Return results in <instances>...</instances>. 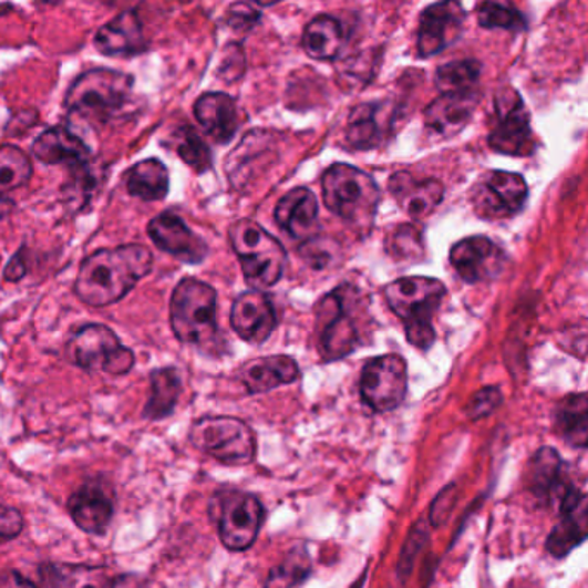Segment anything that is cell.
Listing matches in <instances>:
<instances>
[{
    "instance_id": "5",
    "label": "cell",
    "mask_w": 588,
    "mask_h": 588,
    "mask_svg": "<svg viewBox=\"0 0 588 588\" xmlns=\"http://www.w3.org/2000/svg\"><path fill=\"white\" fill-rule=\"evenodd\" d=\"M364 308L363 297L352 285H340L321 299L316 324L324 361H339L354 351L361 336L359 318L364 314Z\"/></svg>"
},
{
    "instance_id": "35",
    "label": "cell",
    "mask_w": 588,
    "mask_h": 588,
    "mask_svg": "<svg viewBox=\"0 0 588 588\" xmlns=\"http://www.w3.org/2000/svg\"><path fill=\"white\" fill-rule=\"evenodd\" d=\"M33 164L17 145H0V194L8 195L30 184Z\"/></svg>"
},
{
    "instance_id": "48",
    "label": "cell",
    "mask_w": 588,
    "mask_h": 588,
    "mask_svg": "<svg viewBox=\"0 0 588 588\" xmlns=\"http://www.w3.org/2000/svg\"><path fill=\"white\" fill-rule=\"evenodd\" d=\"M0 588H40L18 569H6L0 572Z\"/></svg>"
},
{
    "instance_id": "47",
    "label": "cell",
    "mask_w": 588,
    "mask_h": 588,
    "mask_svg": "<svg viewBox=\"0 0 588 588\" xmlns=\"http://www.w3.org/2000/svg\"><path fill=\"white\" fill-rule=\"evenodd\" d=\"M425 528H423V530H417V528H414V530L411 532L410 537H408V541H405L404 549V553H410V559H408L404 565L399 566V572H401L402 577H404V575H408V572L411 571V568H413L414 553H416V550H420L421 544H423V540H425Z\"/></svg>"
},
{
    "instance_id": "14",
    "label": "cell",
    "mask_w": 588,
    "mask_h": 588,
    "mask_svg": "<svg viewBox=\"0 0 588 588\" xmlns=\"http://www.w3.org/2000/svg\"><path fill=\"white\" fill-rule=\"evenodd\" d=\"M154 246L185 265H200L209 256L206 240L188 228L175 210H163L147 225Z\"/></svg>"
},
{
    "instance_id": "32",
    "label": "cell",
    "mask_w": 588,
    "mask_h": 588,
    "mask_svg": "<svg viewBox=\"0 0 588 588\" xmlns=\"http://www.w3.org/2000/svg\"><path fill=\"white\" fill-rule=\"evenodd\" d=\"M556 430L572 447L588 445V398L585 392L563 399L556 408Z\"/></svg>"
},
{
    "instance_id": "18",
    "label": "cell",
    "mask_w": 588,
    "mask_h": 588,
    "mask_svg": "<svg viewBox=\"0 0 588 588\" xmlns=\"http://www.w3.org/2000/svg\"><path fill=\"white\" fill-rule=\"evenodd\" d=\"M559 523L547 538V550L554 557H566L587 538V495L577 487H569L559 501Z\"/></svg>"
},
{
    "instance_id": "20",
    "label": "cell",
    "mask_w": 588,
    "mask_h": 588,
    "mask_svg": "<svg viewBox=\"0 0 588 588\" xmlns=\"http://www.w3.org/2000/svg\"><path fill=\"white\" fill-rule=\"evenodd\" d=\"M230 318L237 336L249 343L266 342L277 328L274 305L269 297L259 290H249L238 296Z\"/></svg>"
},
{
    "instance_id": "49",
    "label": "cell",
    "mask_w": 588,
    "mask_h": 588,
    "mask_svg": "<svg viewBox=\"0 0 588 588\" xmlns=\"http://www.w3.org/2000/svg\"><path fill=\"white\" fill-rule=\"evenodd\" d=\"M113 588H148L144 578L135 577V575H123V577L114 580Z\"/></svg>"
},
{
    "instance_id": "26",
    "label": "cell",
    "mask_w": 588,
    "mask_h": 588,
    "mask_svg": "<svg viewBox=\"0 0 588 588\" xmlns=\"http://www.w3.org/2000/svg\"><path fill=\"white\" fill-rule=\"evenodd\" d=\"M476 104L475 92L441 95L426 107L425 125L441 137H454L472 120Z\"/></svg>"
},
{
    "instance_id": "31",
    "label": "cell",
    "mask_w": 588,
    "mask_h": 588,
    "mask_svg": "<svg viewBox=\"0 0 588 588\" xmlns=\"http://www.w3.org/2000/svg\"><path fill=\"white\" fill-rule=\"evenodd\" d=\"M182 376L176 368H159L151 373V395L145 404L144 417L161 421L172 416L182 395Z\"/></svg>"
},
{
    "instance_id": "19",
    "label": "cell",
    "mask_w": 588,
    "mask_h": 588,
    "mask_svg": "<svg viewBox=\"0 0 588 588\" xmlns=\"http://www.w3.org/2000/svg\"><path fill=\"white\" fill-rule=\"evenodd\" d=\"M395 107L390 102L355 105L347 122L345 138L355 151L380 147L394 126Z\"/></svg>"
},
{
    "instance_id": "1",
    "label": "cell",
    "mask_w": 588,
    "mask_h": 588,
    "mask_svg": "<svg viewBox=\"0 0 588 588\" xmlns=\"http://www.w3.org/2000/svg\"><path fill=\"white\" fill-rule=\"evenodd\" d=\"M153 268V252L138 244L95 250L80 265L74 296L90 308L117 305Z\"/></svg>"
},
{
    "instance_id": "6",
    "label": "cell",
    "mask_w": 588,
    "mask_h": 588,
    "mask_svg": "<svg viewBox=\"0 0 588 588\" xmlns=\"http://www.w3.org/2000/svg\"><path fill=\"white\" fill-rule=\"evenodd\" d=\"M228 237L243 266L244 277L254 290L262 292L280 281L287 252L274 235L252 219H240L230 226Z\"/></svg>"
},
{
    "instance_id": "15",
    "label": "cell",
    "mask_w": 588,
    "mask_h": 588,
    "mask_svg": "<svg viewBox=\"0 0 588 588\" xmlns=\"http://www.w3.org/2000/svg\"><path fill=\"white\" fill-rule=\"evenodd\" d=\"M451 265L466 283H482L503 274L506 254L491 238L476 235L452 247Z\"/></svg>"
},
{
    "instance_id": "3",
    "label": "cell",
    "mask_w": 588,
    "mask_h": 588,
    "mask_svg": "<svg viewBox=\"0 0 588 588\" xmlns=\"http://www.w3.org/2000/svg\"><path fill=\"white\" fill-rule=\"evenodd\" d=\"M135 79L123 71L94 68L79 74L71 83L64 99L70 113L89 122L111 123L122 116L133 97Z\"/></svg>"
},
{
    "instance_id": "30",
    "label": "cell",
    "mask_w": 588,
    "mask_h": 588,
    "mask_svg": "<svg viewBox=\"0 0 588 588\" xmlns=\"http://www.w3.org/2000/svg\"><path fill=\"white\" fill-rule=\"evenodd\" d=\"M43 588H113L114 580L102 568L83 565L40 566Z\"/></svg>"
},
{
    "instance_id": "43",
    "label": "cell",
    "mask_w": 588,
    "mask_h": 588,
    "mask_svg": "<svg viewBox=\"0 0 588 588\" xmlns=\"http://www.w3.org/2000/svg\"><path fill=\"white\" fill-rule=\"evenodd\" d=\"M246 71V58L240 45H228L223 55L221 66H219V79L225 82H235L243 76Z\"/></svg>"
},
{
    "instance_id": "39",
    "label": "cell",
    "mask_w": 588,
    "mask_h": 588,
    "mask_svg": "<svg viewBox=\"0 0 588 588\" xmlns=\"http://www.w3.org/2000/svg\"><path fill=\"white\" fill-rule=\"evenodd\" d=\"M423 240L413 225H401L386 238V250L399 261H417L423 256Z\"/></svg>"
},
{
    "instance_id": "36",
    "label": "cell",
    "mask_w": 588,
    "mask_h": 588,
    "mask_svg": "<svg viewBox=\"0 0 588 588\" xmlns=\"http://www.w3.org/2000/svg\"><path fill=\"white\" fill-rule=\"evenodd\" d=\"M482 66L475 59H464V61H452L439 68L435 74V82L442 95L444 94H472L476 83H478Z\"/></svg>"
},
{
    "instance_id": "46",
    "label": "cell",
    "mask_w": 588,
    "mask_h": 588,
    "mask_svg": "<svg viewBox=\"0 0 588 588\" xmlns=\"http://www.w3.org/2000/svg\"><path fill=\"white\" fill-rule=\"evenodd\" d=\"M28 249L27 247H21L14 256H12L11 261L8 262L4 269V280L11 281V283H17V281L23 280L28 274Z\"/></svg>"
},
{
    "instance_id": "13",
    "label": "cell",
    "mask_w": 588,
    "mask_h": 588,
    "mask_svg": "<svg viewBox=\"0 0 588 588\" xmlns=\"http://www.w3.org/2000/svg\"><path fill=\"white\" fill-rule=\"evenodd\" d=\"M528 199V187L522 175L488 172L473 187L472 203L484 219H506L518 215Z\"/></svg>"
},
{
    "instance_id": "16",
    "label": "cell",
    "mask_w": 588,
    "mask_h": 588,
    "mask_svg": "<svg viewBox=\"0 0 588 588\" xmlns=\"http://www.w3.org/2000/svg\"><path fill=\"white\" fill-rule=\"evenodd\" d=\"M463 6L457 2H441L426 8L421 14L417 32V52L421 58H432L456 42L463 32Z\"/></svg>"
},
{
    "instance_id": "7",
    "label": "cell",
    "mask_w": 588,
    "mask_h": 588,
    "mask_svg": "<svg viewBox=\"0 0 588 588\" xmlns=\"http://www.w3.org/2000/svg\"><path fill=\"white\" fill-rule=\"evenodd\" d=\"M323 199L328 209L347 223L370 226L380 203L374 179L349 164H333L323 176Z\"/></svg>"
},
{
    "instance_id": "9",
    "label": "cell",
    "mask_w": 588,
    "mask_h": 588,
    "mask_svg": "<svg viewBox=\"0 0 588 588\" xmlns=\"http://www.w3.org/2000/svg\"><path fill=\"white\" fill-rule=\"evenodd\" d=\"M188 436L195 448L230 466L252 463L258 448L252 429L238 417H200L192 425Z\"/></svg>"
},
{
    "instance_id": "10",
    "label": "cell",
    "mask_w": 588,
    "mask_h": 588,
    "mask_svg": "<svg viewBox=\"0 0 588 588\" xmlns=\"http://www.w3.org/2000/svg\"><path fill=\"white\" fill-rule=\"evenodd\" d=\"M210 513L218 523L223 546L234 553H243L252 546L266 516L265 506L256 495L238 491L216 495Z\"/></svg>"
},
{
    "instance_id": "45",
    "label": "cell",
    "mask_w": 588,
    "mask_h": 588,
    "mask_svg": "<svg viewBox=\"0 0 588 588\" xmlns=\"http://www.w3.org/2000/svg\"><path fill=\"white\" fill-rule=\"evenodd\" d=\"M454 499H456V491L454 487H447L436 497L435 503L432 506V523L435 526L444 525L447 516L451 515L452 506H454Z\"/></svg>"
},
{
    "instance_id": "34",
    "label": "cell",
    "mask_w": 588,
    "mask_h": 588,
    "mask_svg": "<svg viewBox=\"0 0 588 588\" xmlns=\"http://www.w3.org/2000/svg\"><path fill=\"white\" fill-rule=\"evenodd\" d=\"M101 182V166H97L94 159L68 169V182L61 188L68 209L82 213L94 197Z\"/></svg>"
},
{
    "instance_id": "41",
    "label": "cell",
    "mask_w": 588,
    "mask_h": 588,
    "mask_svg": "<svg viewBox=\"0 0 588 588\" xmlns=\"http://www.w3.org/2000/svg\"><path fill=\"white\" fill-rule=\"evenodd\" d=\"M503 404V394L497 386H485V389L478 390L470 402L466 404V416L470 420L476 421L482 417L488 416L494 413L499 405Z\"/></svg>"
},
{
    "instance_id": "25",
    "label": "cell",
    "mask_w": 588,
    "mask_h": 588,
    "mask_svg": "<svg viewBox=\"0 0 588 588\" xmlns=\"http://www.w3.org/2000/svg\"><path fill=\"white\" fill-rule=\"evenodd\" d=\"M275 219L296 240H311L318 230V200L308 188H293L278 203Z\"/></svg>"
},
{
    "instance_id": "37",
    "label": "cell",
    "mask_w": 588,
    "mask_h": 588,
    "mask_svg": "<svg viewBox=\"0 0 588 588\" xmlns=\"http://www.w3.org/2000/svg\"><path fill=\"white\" fill-rule=\"evenodd\" d=\"M172 141L179 159L190 166L194 172L203 175L213 168V153H210L209 145L200 137L199 132L194 126H178L173 133Z\"/></svg>"
},
{
    "instance_id": "23",
    "label": "cell",
    "mask_w": 588,
    "mask_h": 588,
    "mask_svg": "<svg viewBox=\"0 0 588 588\" xmlns=\"http://www.w3.org/2000/svg\"><path fill=\"white\" fill-rule=\"evenodd\" d=\"M195 120L216 144H228L240 126L237 101L223 92H207L194 104Z\"/></svg>"
},
{
    "instance_id": "11",
    "label": "cell",
    "mask_w": 588,
    "mask_h": 588,
    "mask_svg": "<svg viewBox=\"0 0 588 588\" xmlns=\"http://www.w3.org/2000/svg\"><path fill=\"white\" fill-rule=\"evenodd\" d=\"M488 144L494 151L506 156H530L534 153L530 113L518 92L509 86L501 90L495 97Z\"/></svg>"
},
{
    "instance_id": "22",
    "label": "cell",
    "mask_w": 588,
    "mask_h": 588,
    "mask_svg": "<svg viewBox=\"0 0 588 588\" xmlns=\"http://www.w3.org/2000/svg\"><path fill=\"white\" fill-rule=\"evenodd\" d=\"M32 154L48 166H64L70 169L92 161L89 145L74 135L68 126H52L40 133L32 145Z\"/></svg>"
},
{
    "instance_id": "4",
    "label": "cell",
    "mask_w": 588,
    "mask_h": 588,
    "mask_svg": "<svg viewBox=\"0 0 588 588\" xmlns=\"http://www.w3.org/2000/svg\"><path fill=\"white\" fill-rule=\"evenodd\" d=\"M445 297V285L435 278L411 277L392 281L385 287L390 309L401 318L405 337L420 351H429L435 342L432 318Z\"/></svg>"
},
{
    "instance_id": "27",
    "label": "cell",
    "mask_w": 588,
    "mask_h": 588,
    "mask_svg": "<svg viewBox=\"0 0 588 588\" xmlns=\"http://www.w3.org/2000/svg\"><path fill=\"white\" fill-rule=\"evenodd\" d=\"M299 376V367L289 355L254 359L240 371V379L249 394H266L269 390L297 382Z\"/></svg>"
},
{
    "instance_id": "2",
    "label": "cell",
    "mask_w": 588,
    "mask_h": 588,
    "mask_svg": "<svg viewBox=\"0 0 588 588\" xmlns=\"http://www.w3.org/2000/svg\"><path fill=\"white\" fill-rule=\"evenodd\" d=\"M169 321L176 339L206 354L221 351L218 327V293L206 281L184 278L173 290Z\"/></svg>"
},
{
    "instance_id": "17",
    "label": "cell",
    "mask_w": 588,
    "mask_h": 588,
    "mask_svg": "<svg viewBox=\"0 0 588 588\" xmlns=\"http://www.w3.org/2000/svg\"><path fill=\"white\" fill-rule=\"evenodd\" d=\"M94 45L107 58H137L147 52L148 42L137 9H126L110 23L99 28Z\"/></svg>"
},
{
    "instance_id": "28",
    "label": "cell",
    "mask_w": 588,
    "mask_h": 588,
    "mask_svg": "<svg viewBox=\"0 0 588 588\" xmlns=\"http://www.w3.org/2000/svg\"><path fill=\"white\" fill-rule=\"evenodd\" d=\"M526 484L540 501H561L571 484L563 478V460L553 447H541L532 457Z\"/></svg>"
},
{
    "instance_id": "50",
    "label": "cell",
    "mask_w": 588,
    "mask_h": 588,
    "mask_svg": "<svg viewBox=\"0 0 588 588\" xmlns=\"http://www.w3.org/2000/svg\"><path fill=\"white\" fill-rule=\"evenodd\" d=\"M17 209V203L8 197V195L0 194V221H4Z\"/></svg>"
},
{
    "instance_id": "8",
    "label": "cell",
    "mask_w": 588,
    "mask_h": 588,
    "mask_svg": "<svg viewBox=\"0 0 588 588\" xmlns=\"http://www.w3.org/2000/svg\"><path fill=\"white\" fill-rule=\"evenodd\" d=\"M74 367L89 373L104 371L113 376L128 374L135 367V354L123 345L120 337L102 323H86L74 331L66 347Z\"/></svg>"
},
{
    "instance_id": "38",
    "label": "cell",
    "mask_w": 588,
    "mask_h": 588,
    "mask_svg": "<svg viewBox=\"0 0 588 588\" xmlns=\"http://www.w3.org/2000/svg\"><path fill=\"white\" fill-rule=\"evenodd\" d=\"M311 557L305 547L290 550L277 568L269 571L265 588H297L311 575Z\"/></svg>"
},
{
    "instance_id": "24",
    "label": "cell",
    "mask_w": 588,
    "mask_h": 588,
    "mask_svg": "<svg viewBox=\"0 0 588 588\" xmlns=\"http://www.w3.org/2000/svg\"><path fill=\"white\" fill-rule=\"evenodd\" d=\"M390 194L411 218H425L444 199V185L435 178L416 179L410 173H395L389 182Z\"/></svg>"
},
{
    "instance_id": "33",
    "label": "cell",
    "mask_w": 588,
    "mask_h": 588,
    "mask_svg": "<svg viewBox=\"0 0 588 588\" xmlns=\"http://www.w3.org/2000/svg\"><path fill=\"white\" fill-rule=\"evenodd\" d=\"M342 24L327 14L314 18L306 27L305 35H302V48L308 52L309 58L318 59V61L336 59L342 49Z\"/></svg>"
},
{
    "instance_id": "40",
    "label": "cell",
    "mask_w": 588,
    "mask_h": 588,
    "mask_svg": "<svg viewBox=\"0 0 588 588\" xmlns=\"http://www.w3.org/2000/svg\"><path fill=\"white\" fill-rule=\"evenodd\" d=\"M478 23L484 28H503L513 32L526 28L522 12L516 11L513 6L495 4V2H484L478 6Z\"/></svg>"
},
{
    "instance_id": "44",
    "label": "cell",
    "mask_w": 588,
    "mask_h": 588,
    "mask_svg": "<svg viewBox=\"0 0 588 588\" xmlns=\"http://www.w3.org/2000/svg\"><path fill=\"white\" fill-rule=\"evenodd\" d=\"M23 525L20 510L0 504V544L14 540L23 532Z\"/></svg>"
},
{
    "instance_id": "21",
    "label": "cell",
    "mask_w": 588,
    "mask_h": 588,
    "mask_svg": "<svg viewBox=\"0 0 588 588\" xmlns=\"http://www.w3.org/2000/svg\"><path fill=\"white\" fill-rule=\"evenodd\" d=\"M74 525L85 534L104 535L114 516V499L99 482H90L71 494L68 501Z\"/></svg>"
},
{
    "instance_id": "29",
    "label": "cell",
    "mask_w": 588,
    "mask_h": 588,
    "mask_svg": "<svg viewBox=\"0 0 588 588\" xmlns=\"http://www.w3.org/2000/svg\"><path fill=\"white\" fill-rule=\"evenodd\" d=\"M123 184L135 199L144 203H159L169 194V172L163 161L148 157L123 173Z\"/></svg>"
},
{
    "instance_id": "42",
    "label": "cell",
    "mask_w": 588,
    "mask_h": 588,
    "mask_svg": "<svg viewBox=\"0 0 588 588\" xmlns=\"http://www.w3.org/2000/svg\"><path fill=\"white\" fill-rule=\"evenodd\" d=\"M261 20V12L252 4H234L226 12V23L234 28L235 32H250Z\"/></svg>"
},
{
    "instance_id": "12",
    "label": "cell",
    "mask_w": 588,
    "mask_h": 588,
    "mask_svg": "<svg viewBox=\"0 0 588 588\" xmlns=\"http://www.w3.org/2000/svg\"><path fill=\"white\" fill-rule=\"evenodd\" d=\"M359 392L364 404L376 413L398 410L408 394V364L398 354L379 355L368 361L361 373Z\"/></svg>"
}]
</instances>
